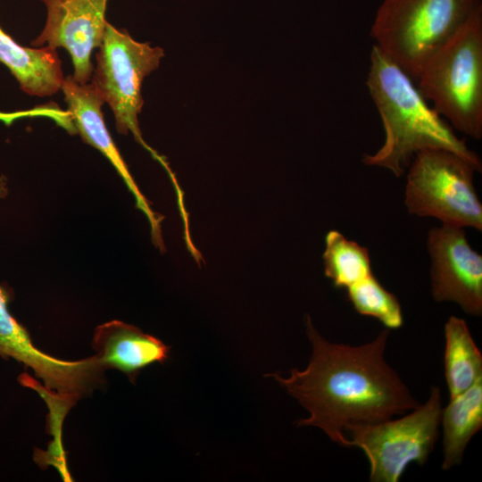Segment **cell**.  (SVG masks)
<instances>
[{
    "instance_id": "6da1fadb",
    "label": "cell",
    "mask_w": 482,
    "mask_h": 482,
    "mask_svg": "<svg viewBox=\"0 0 482 482\" xmlns=\"http://www.w3.org/2000/svg\"><path fill=\"white\" fill-rule=\"evenodd\" d=\"M306 333L312 346L308 366L293 369L288 378L273 377L310 412L298 426L322 429L347 447L345 428L373 424L404 414L420 403L384 358L390 329L365 345L352 346L326 340L306 315Z\"/></svg>"
},
{
    "instance_id": "7a4b0ae2",
    "label": "cell",
    "mask_w": 482,
    "mask_h": 482,
    "mask_svg": "<svg viewBox=\"0 0 482 482\" xmlns=\"http://www.w3.org/2000/svg\"><path fill=\"white\" fill-rule=\"evenodd\" d=\"M367 87L381 117L385 140L364 164L402 177L414 155L426 149L452 151L481 171L478 155L459 138L447 121L423 97L413 79L373 45Z\"/></svg>"
},
{
    "instance_id": "3957f363",
    "label": "cell",
    "mask_w": 482,
    "mask_h": 482,
    "mask_svg": "<svg viewBox=\"0 0 482 482\" xmlns=\"http://www.w3.org/2000/svg\"><path fill=\"white\" fill-rule=\"evenodd\" d=\"M416 86L452 127L482 137V10L422 66Z\"/></svg>"
},
{
    "instance_id": "277c9868",
    "label": "cell",
    "mask_w": 482,
    "mask_h": 482,
    "mask_svg": "<svg viewBox=\"0 0 482 482\" xmlns=\"http://www.w3.org/2000/svg\"><path fill=\"white\" fill-rule=\"evenodd\" d=\"M480 10L481 0H383L370 36L415 81L428 59Z\"/></svg>"
},
{
    "instance_id": "5b68a950",
    "label": "cell",
    "mask_w": 482,
    "mask_h": 482,
    "mask_svg": "<svg viewBox=\"0 0 482 482\" xmlns=\"http://www.w3.org/2000/svg\"><path fill=\"white\" fill-rule=\"evenodd\" d=\"M407 170L404 204L409 213L482 230L475 165L452 151L426 149L414 155Z\"/></svg>"
},
{
    "instance_id": "8992f818",
    "label": "cell",
    "mask_w": 482,
    "mask_h": 482,
    "mask_svg": "<svg viewBox=\"0 0 482 482\" xmlns=\"http://www.w3.org/2000/svg\"><path fill=\"white\" fill-rule=\"evenodd\" d=\"M98 48L91 83L111 107L117 131L123 135L132 133L135 140L166 168L163 158L145 142L138 122L144 104L143 80L159 67L163 49L137 42L127 30L118 29L109 22Z\"/></svg>"
},
{
    "instance_id": "52a82bcc",
    "label": "cell",
    "mask_w": 482,
    "mask_h": 482,
    "mask_svg": "<svg viewBox=\"0 0 482 482\" xmlns=\"http://www.w3.org/2000/svg\"><path fill=\"white\" fill-rule=\"evenodd\" d=\"M441 394L431 386L428 399L397 420L345 428L347 447L360 448L370 463L371 482H398L407 466L424 465L438 437Z\"/></svg>"
},
{
    "instance_id": "ba28073f",
    "label": "cell",
    "mask_w": 482,
    "mask_h": 482,
    "mask_svg": "<svg viewBox=\"0 0 482 482\" xmlns=\"http://www.w3.org/2000/svg\"><path fill=\"white\" fill-rule=\"evenodd\" d=\"M431 294L453 302L471 316L482 314V256L470 245L463 228L442 224L429 230Z\"/></svg>"
},
{
    "instance_id": "9c48e42d",
    "label": "cell",
    "mask_w": 482,
    "mask_h": 482,
    "mask_svg": "<svg viewBox=\"0 0 482 482\" xmlns=\"http://www.w3.org/2000/svg\"><path fill=\"white\" fill-rule=\"evenodd\" d=\"M9 295L0 286V357L30 368L50 390L82 397L102 382L104 369L95 355L69 362L38 350L26 328L8 310Z\"/></svg>"
},
{
    "instance_id": "30bf717a",
    "label": "cell",
    "mask_w": 482,
    "mask_h": 482,
    "mask_svg": "<svg viewBox=\"0 0 482 482\" xmlns=\"http://www.w3.org/2000/svg\"><path fill=\"white\" fill-rule=\"evenodd\" d=\"M46 9L41 33L31 41L33 47H62L71 57L73 79L79 84L91 79V54L103 42L109 0H40Z\"/></svg>"
},
{
    "instance_id": "8fae6325",
    "label": "cell",
    "mask_w": 482,
    "mask_h": 482,
    "mask_svg": "<svg viewBox=\"0 0 482 482\" xmlns=\"http://www.w3.org/2000/svg\"><path fill=\"white\" fill-rule=\"evenodd\" d=\"M61 89L76 130L85 142L99 150L113 165L134 195L137 208L148 219L153 242L162 251L164 250L161 230L162 218L151 209L138 189L106 128L102 112L104 101L92 83L79 84L71 75L64 78Z\"/></svg>"
},
{
    "instance_id": "7c38bea8",
    "label": "cell",
    "mask_w": 482,
    "mask_h": 482,
    "mask_svg": "<svg viewBox=\"0 0 482 482\" xmlns=\"http://www.w3.org/2000/svg\"><path fill=\"white\" fill-rule=\"evenodd\" d=\"M92 346L104 370H119L133 383L145 367L165 362L170 351L157 337L120 320L99 325L95 329Z\"/></svg>"
},
{
    "instance_id": "4fadbf2b",
    "label": "cell",
    "mask_w": 482,
    "mask_h": 482,
    "mask_svg": "<svg viewBox=\"0 0 482 482\" xmlns=\"http://www.w3.org/2000/svg\"><path fill=\"white\" fill-rule=\"evenodd\" d=\"M0 62L9 69L21 89L31 96L57 93L65 78L56 49L22 46L1 27Z\"/></svg>"
},
{
    "instance_id": "5bb4252c",
    "label": "cell",
    "mask_w": 482,
    "mask_h": 482,
    "mask_svg": "<svg viewBox=\"0 0 482 482\" xmlns=\"http://www.w3.org/2000/svg\"><path fill=\"white\" fill-rule=\"evenodd\" d=\"M443 426L442 470L460 465L471 437L482 428V378L450 398L441 412Z\"/></svg>"
},
{
    "instance_id": "9a60e30c",
    "label": "cell",
    "mask_w": 482,
    "mask_h": 482,
    "mask_svg": "<svg viewBox=\"0 0 482 482\" xmlns=\"http://www.w3.org/2000/svg\"><path fill=\"white\" fill-rule=\"evenodd\" d=\"M445 377L450 398L482 378V354L466 321L451 316L445 324Z\"/></svg>"
},
{
    "instance_id": "2e32d148",
    "label": "cell",
    "mask_w": 482,
    "mask_h": 482,
    "mask_svg": "<svg viewBox=\"0 0 482 482\" xmlns=\"http://www.w3.org/2000/svg\"><path fill=\"white\" fill-rule=\"evenodd\" d=\"M325 245L324 272L335 287L347 288L373 274L366 247L337 230L327 233Z\"/></svg>"
},
{
    "instance_id": "e0dca14e",
    "label": "cell",
    "mask_w": 482,
    "mask_h": 482,
    "mask_svg": "<svg viewBox=\"0 0 482 482\" xmlns=\"http://www.w3.org/2000/svg\"><path fill=\"white\" fill-rule=\"evenodd\" d=\"M345 289L347 298L357 312L378 320L388 329L402 327L403 318L397 297L373 274Z\"/></svg>"
},
{
    "instance_id": "ac0fdd59",
    "label": "cell",
    "mask_w": 482,
    "mask_h": 482,
    "mask_svg": "<svg viewBox=\"0 0 482 482\" xmlns=\"http://www.w3.org/2000/svg\"><path fill=\"white\" fill-rule=\"evenodd\" d=\"M8 194L7 180L4 175L0 174V199L4 198Z\"/></svg>"
}]
</instances>
